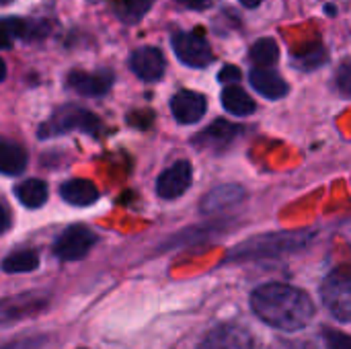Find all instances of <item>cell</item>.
Listing matches in <instances>:
<instances>
[{
  "mask_svg": "<svg viewBox=\"0 0 351 349\" xmlns=\"http://www.w3.org/2000/svg\"><path fill=\"white\" fill-rule=\"evenodd\" d=\"M251 306L261 321L282 331H300L315 317V304L306 292L286 286L267 284L253 292Z\"/></svg>",
  "mask_w": 351,
  "mask_h": 349,
  "instance_id": "cell-1",
  "label": "cell"
},
{
  "mask_svg": "<svg viewBox=\"0 0 351 349\" xmlns=\"http://www.w3.org/2000/svg\"><path fill=\"white\" fill-rule=\"evenodd\" d=\"M323 302L337 321L351 323V269H335L321 288Z\"/></svg>",
  "mask_w": 351,
  "mask_h": 349,
  "instance_id": "cell-2",
  "label": "cell"
},
{
  "mask_svg": "<svg viewBox=\"0 0 351 349\" xmlns=\"http://www.w3.org/2000/svg\"><path fill=\"white\" fill-rule=\"evenodd\" d=\"M99 119L80 109V107H74V105H68V107H62L60 111H56L41 128H39V136L41 138H47V136H60V134H66L70 130H82L86 134H97L99 132Z\"/></svg>",
  "mask_w": 351,
  "mask_h": 349,
  "instance_id": "cell-3",
  "label": "cell"
},
{
  "mask_svg": "<svg viewBox=\"0 0 351 349\" xmlns=\"http://www.w3.org/2000/svg\"><path fill=\"white\" fill-rule=\"evenodd\" d=\"M95 243H97V234L90 228L76 224V226L66 228L56 239L53 253L62 261H78V259H82L93 249Z\"/></svg>",
  "mask_w": 351,
  "mask_h": 349,
  "instance_id": "cell-4",
  "label": "cell"
},
{
  "mask_svg": "<svg viewBox=\"0 0 351 349\" xmlns=\"http://www.w3.org/2000/svg\"><path fill=\"white\" fill-rule=\"evenodd\" d=\"M308 237L302 234H269V237H259L243 247L232 255V259L241 257H267V255H278L282 251H292L300 245H304Z\"/></svg>",
  "mask_w": 351,
  "mask_h": 349,
  "instance_id": "cell-5",
  "label": "cell"
},
{
  "mask_svg": "<svg viewBox=\"0 0 351 349\" xmlns=\"http://www.w3.org/2000/svg\"><path fill=\"white\" fill-rule=\"evenodd\" d=\"M173 49L177 53V58L191 68H206L212 62V49L208 45V41L197 35V33H189V31H177L171 39Z\"/></svg>",
  "mask_w": 351,
  "mask_h": 349,
  "instance_id": "cell-6",
  "label": "cell"
},
{
  "mask_svg": "<svg viewBox=\"0 0 351 349\" xmlns=\"http://www.w3.org/2000/svg\"><path fill=\"white\" fill-rule=\"evenodd\" d=\"M197 349H253V339L241 325H218L199 344Z\"/></svg>",
  "mask_w": 351,
  "mask_h": 349,
  "instance_id": "cell-7",
  "label": "cell"
},
{
  "mask_svg": "<svg viewBox=\"0 0 351 349\" xmlns=\"http://www.w3.org/2000/svg\"><path fill=\"white\" fill-rule=\"evenodd\" d=\"M191 179H193L191 165L187 160H179L173 167H169L165 173H160L156 181V193L162 200H175L189 189Z\"/></svg>",
  "mask_w": 351,
  "mask_h": 349,
  "instance_id": "cell-8",
  "label": "cell"
},
{
  "mask_svg": "<svg viewBox=\"0 0 351 349\" xmlns=\"http://www.w3.org/2000/svg\"><path fill=\"white\" fill-rule=\"evenodd\" d=\"M130 68L138 78L156 82L165 74V56L158 47H140L130 56Z\"/></svg>",
  "mask_w": 351,
  "mask_h": 349,
  "instance_id": "cell-9",
  "label": "cell"
},
{
  "mask_svg": "<svg viewBox=\"0 0 351 349\" xmlns=\"http://www.w3.org/2000/svg\"><path fill=\"white\" fill-rule=\"evenodd\" d=\"M68 86L80 95L86 97H101L105 95L111 84H113V74L109 70H99V72H80L74 70L68 74Z\"/></svg>",
  "mask_w": 351,
  "mask_h": 349,
  "instance_id": "cell-10",
  "label": "cell"
},
{
  "mask_svg": "<svg viewBox=\"0 0 351 349\" xmlns=\"http://www.w3.org/2000/svg\"><path fill=\"white\" fill-rule=\"evenodd\" d=\"M208 103L206 97L193 91H181L173 97L171 101V111L175 115V119L179 123H197L204 115H206Z\"/></svg>",
  "mask_w": 351,
  "mask_h": 349,
  "instance_id": "cell-11",
  "label": "cell"
},
{
  "mask_svg": "<svg viewBox=\"0 0 351 349\" xmlns=\"http://www.w3.org/2000/svg\"><path fill=\"white\" fill-rule=\"evenodd\" d=\"M249 80H251L253 88L257 93H261L265 99L276 101V99H282V97L288 95L286 80L278 72H274L269 68H253L251 74H249Z\"/></svg>",
  "mask_w": 351,
  "mask_h": 349,
  "instance_id": "cell-12",
  "label": "cell"
},
{
  "mask_svg": "<svg viewBox=\"0 0 351 349\" xmlns=\"http://www.w3.org/2000/svg\"><path fill=\"white\" fill-rule=\"evenodd\" d=\"M60 193L70 206H78V208L93 206L99 200V189L90 181H84V179H72L64 183L60 187Z\"/></svg>",
  "mask_w": 351,
  "mask_h": 349,
  "instance_id": "cell-13",
  "label": "cell"
},
{
  "mask_svg": "<svg viewBox=\"0 0 351 349\" xmlns=\"http://www.w3.org/2000/svg\"><path fill=\"white\" fill-rule=\"evenodd\" d=\"M222 105L228 113L239 117H247L255 111V101L237 84H230L222 91Z\"/></svg>",
  "mask_w": 351,
  "mask_h": 349,
  "instance_id": "cell-14",
  "label": "cell"
},
{
  "mask_svg": "<svg viewBox=\"0 0 351 349\" xmlns=\"http://www.w3.org/2000/svg\"><path fill=\"white\" fill-rule=\"evenodd\" d=\"M14 195L27 208H41L47 200V185L39 179H27L14 187Z\"/></svg>",
  "mask_w": 351,
  "mask_h": 349,
  "instance_id": "cell-15",
  "label": "cell"
},
{
  "mask_svg": "<svg viewBox=\"0 0 351 349\" xmlns=\"http://www.w3.org/2000/svg\"><path fill=\"white\" fill-rule=\"evenodd\" d=\"M239 132H241V128H237V125H232V123L220 119V121H216L212 128H208V130L202 134L199 144H202V146H210V148H222V146L230 144L232 138L239 136Z\"/></svg>",
  "mask_w": 351,
  "mask_h": 349,
  "instance_id": "cell-16",
  "label": "cell"
},
{
  "mask_svg": "<svg viewBox=\"0 0 351 349\" xmlns=\"http://www.w3.org/2000/svg\"><path fill=\"white\" fill-rule=\"evenodd\" d=\"M25 165H27L25 150L14 142L4 140L2 148H0V169H2V173L4 175H19V173H23Z\"/></svg>",
  "mask_w": 351,
  "mask_h": 349,
  "instance_id": "cell-17",
  "label": "cell"
},
{
  "mask_svg": "<svg viewBox=\"0 0 351 349\" xmlns=\"http://www.w3.org/2000/svg\"><path fill=\"white\" fill-rule=\"evenodd\" d=\"M243 195H245V191H243L239 185H224V187H218V189H214V191L206 197L204 210H206V212H220V210H224V208H228V206L241 202Z\"/></svg>",
  "mask_w": 351,
  "mask_h": 349,
  "instance_id": "cell-18",
  "label": "cell"
},
{
  "mask_svg": "<svg viewBox=\"0 0 351 349\" xmlns=\"http://www.w3.org/2000/svg\"><path fill=\"white\" fill-rule=\"evenodd\" d=\"M251 60L257 64V68H269L280 60V47L271 37H263L253 43L251 47Z\"/></svg>",
  "mask_w": 351,
  "mask_h": 349,
  "instance_id": "cell-19",
  "label": "cell"
},
{
  "mask_svg": "<svg viewBox=\"0 0 351 349\" xmlns=\"http://www.w3.org/2000/svg\"><path fill=\"white\" fill-rule=\"evenodd\" d=\"M39 263V255L35 251H14L4 259V272L8 274H23V272H33Z\"/></svg>",
  "mask_w": 351,
  "mask_h": 349,
  "instance_id": "cell-20",
  "label": "cell"
},
{
  "mask_svg": "<svg viewBox=\"0 0 351 349\" xmlns=\"http://www.w3.org/2000/svg\"><path fill=\"white\" fill-rule=\"evenodd\" d=\"M325 60H327V53H325L323 45H319V43H311L306 49L294 53V64H298L302 70L319 68L321 64H325Z\"/></svg>",
  "mask_w": 351,
  "mask_h": 349,
  "instance_id": "cell-21",
  "label": "cell"
},
{
  "mask_svg": "<svg viewBox=\"0 0 351 349\" xmlns=\"http://www.w3.org/2000/svg\"><path fill=\"white\" fill-rule=\"evenodd\" d=\"M152 4L154 0H121V14L128 21H140Z\"/></svg>",
  "mask_w": 351,
  "mask_h": 349,
  "instance_id": "cell-22",
  "label": "cell"
},
{
  "mask_svg": "<svg viewBox=\"0 0 351 349\" xmlns=\"http://www.w3.org/2000/svg\"><path fill=\"white\" fill-rule=\"evenodd\" d=\"M4 47H8L12 43L14 37H23L25 39V33H27V21L23 19H16V16H8L4 19Z\"/></svg>",
  "mask_w": 351,
  "mask_h": 349,
  "instance_id": "cell-23",
  "label": "cell"
},
{
  "mask_svg": "<svg viewBox=\"0 0 351 349\" xmlns=\"http://www.w3.org/2000/svg\"><path fill=\"white\" fill-rule=\"evenodd\" d=\"M325 341H327L329 349H351V335L333 331V329L325 331Z\"/></svg>",
  "mask_w": 351,
  "mask_h": 349,
  "instance_id": "cell-24",
  "label": "cell"
},
{
  "mask_svg": "<svg viewBox=\"0 0 351 349\" xmlns=\"http://www.w3.org/2000/svg\"><path fill=\"white\" fill-rule=\"evenodd\" d=\"M337 86H339V91H341L343 95L351 97V66L350 64H346V66H341V68H339V72H337Z\"/></svg>",
  "mask_w": 351,
  "mask_h": 349,
  "instance_id": "cell-25",
  "label": "cell"
},
{
  "mask_svg": "<svg viewBox=\"0 0 351 349\" xmlns=\"http://www.w3.org/2000/svg\"><path fill=\"white\" fill-rule=\"evenodd\" d=\"M218 80L224 82L226 86H230V84H234V82L241 80V70L237 66H224L220 70V74H218Z\"/></svg>",
  "mask_w": 351,
  "mask_h": 349,
  "instance_id": "cell-26",
  "label": "cell"
},
{
  "mask_svg": "<svg viewBox=\"0 0 351 349\" xmlns=\"http://www.w3.org/2000/svg\"><path fill=\"white\" fill-rule=\"evenodd\" d=\"M181 2H185L187 6H193V8H204L210 0H181Z\"/></svg>",
  "mask_w": 351,
  "mask_h": 349,
  "instance_id": "cell-27",
  "label": "cell"
},
{
  "mask_svg": "<svg viewBox=\"0 0 351 349\" xmlns=\"http://www.w3.org/2000/svg\"><path fill=\"white\" fill-rule=\"evenodd\" d=\"M241 2H243L245 6H249V8H255V6H259L263 0H241Z\"/></svg>",
  "mask_w": 351,
  "mask_h": 349,
  "instance_id": "cell-28",
  "label": "cell"
},
{
  "mask_svg": "<svg viewBox=\"0 0 351 349\" xmlns=\"http://www.w3.org/2000/svg\"><path fill=\"white\" fill-rule=\"evenodd\" d=\"M10 2H12V0H2V4H4V6H6V4H10Z\"/></svg>",
  "mask_w": 351,
  "mask_h": 349,
  "instance_id": "cell-29",
  "label": "cell"
}]
</instances>
